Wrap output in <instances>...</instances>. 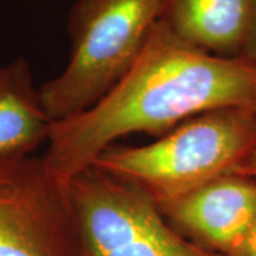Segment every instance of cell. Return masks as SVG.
<instances>
[{
	"mask_svg": "<svg viewBox=\"0 0 256 256\" xmlns=\"http://www.w3.org/2000/svg\"><path fill=\"white\" fill-rule=\"evenodd\" d=\"M220 108L256 111V66L191 46L160 20L110 92L88 110L52 124L43 158L67 184L120 138L138 132L161 137Z\"/></svg>",
	"mask_w": 256,
	"mask_h": 256,
	"instance_id": "6da1fadb",
	"label": "cell"
},
{
	"mask_svg": "<svg viewBox=\"0 0 256 256\" xmlns=\"http://www.w3.org/2000/svg\"><path fill=\"white\" fill-rule=\"evenodd\" d=\"M256 144V111L220 108L184 121L146 146H110L92 166L156 202L235 172Z\"/></svg>",
	"mask_w": 256,
	"mask_h": 256,
	"instance_id": "7a4b0ae2",
	"label": "cell"
},
{
	"mask_svg": "<svg viewBox=\"0 0 256 256\" xmlns=\"http://www.w3.org/2000/svg\"><path fill=\"white\" fill-rule=\"evenodd\" d=\"M165 0H76L68 22L70 58L62 73L40 87L50 120L88 110L131 68Z\"/></svg>",
	"mask_w": 256,
	"mask_h": 256,
	"instance_id": "3957f363",
	"label": "cell"
},
{
	"mask_svg": "<svg viewBox=\"0 0 256 256\" xmlns=\"http://www.w3.org/2000/svg\"><path fill=\"white\" fill-rule=\"evenodd\" d=\"M66 186L82 256H220L178 234L146 192L94 166Z\"/></svg>",
	"mask_w": 256,
	"mask_h": 256,
	"instance_id": "277c9868",
	"label": "cell"
},
{
	"mask_svg": "<svg viewBox=\"0 0 256 256\" xmlns=\"http://www.w3.org/2000/svg\"><path fill=\"white\" fill-rule=\"evenodd\" d=\"M0 256H82L67 186L43 156H0Z\"/></svg>",
	"mask_w": 256,
	"mask_h": 256,
	"instance_id": "5b68a950",
	"label": "cell"
},
{
	"mask_svg": "<svg viewBox=\"0 0 256 256\" xmlns=\"http://www.w3.org/2000/svg\"><path fill=\"white\" fill-rule=\"evenodd\" d=\"M156 204L166 222L184 238L212 254L228 256L254 225L256 178L230 172Z\"/></svg>",
	"mask_w": 256,
	"mask_h": 256,
	"instance_id": "8992f818",
	"label": "cell"
},
{
	"mask_svg": "<svg viewBox=\"0 0 256 256\" xmlns=\"http://www.w3.org/2000/svg\"><path fill=\"white\" fill-rule=\"evenodd\" d=\"M252 0H165L161 22L185 43L220 57H239Z\"/></svg>",
	"mask_w": 256,
	"mask_h": 256,
	"instance_id": "52a82bcc",
	"label": "cell"
},
{
	"mask_svg": "<svg viewBox=\"0 0 256 256\" xmlns=\"http://www.w3.org/2000/svg\"><path fill=\"white\" fill-rule=\"evenodd\" d=\"M53 121L26 58L0 66V156H28L47 144Z\"/></svg>",
	"mask_w": 256,
	"mask_h": 256,
	"instance_id": "ba28073f",
	"label": "cell"
},
{
	"mask_svg": "<svg viewBox=\"0 0 256 256\" xmlns=\"http://www.w3.org/2000/svg\"><path fill=\"white\" fill-rule=\"evenodd\" d=\"M239 57H242L246 62L256 66V0H252V3H250V13H249V20H248L246 33H245L244 44H242Z\"/></svg>",
	"mask_w": 256,
	"mask_h": 256,
	"instance_id": "9c48e42d",
	"label": "cell"
},
{
	"mask_svg": "<svg viewBox=\"0 0 256 256\" xmlns=\"http://www.w3.org/2000/svg\"><path fill=\"white\" fill-rule=\"evenodd\" d=\"M228 256H256V218L250 230L248 232L246 238Z\"/></svg>",
	"mask_w": 256,
	"mask_h": 256,
	"instance_id": "30bf717a",
	"label": "cell"
},
{
	"mask_svg": "<svg viewBox=\"0 0 256 256\" xmlns=\"http://www.w3.org/2000/svg\"><path fill=\"white\" fill-rule=\"evenodd\" d=\"M236 174H244L248 176H254L256 178V144L254 146V150L250 151V154L246 160L240 164L238 170L235 171Z\"/></svg>",
	"mask_w": 256,
	"mask_h": 256,
	"instance_id": "8fae6325",
	"label": "cell"
}]
</instances>
